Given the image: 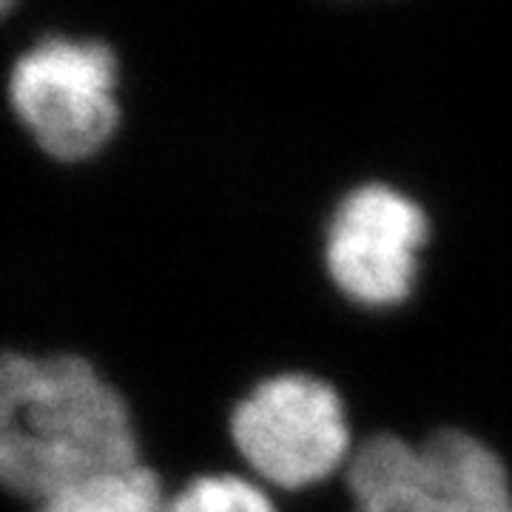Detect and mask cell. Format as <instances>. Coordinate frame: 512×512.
I'll use <instances>...</instances> for the list:
<instances>
[{
  "instance_id": "1",
  "label": "cell",
  "mask_w": 512,
  "mask_h": 512,
  "mask_svg": "<svg viewBox=\"0 0 512 512\" xmlns=\"http://www.w3.org/2000/svg\"><path fill=\"white\" fill-rule=\"evenodd\" d=\"M126 399L74 353L0 362V478L9 493L43 501L83 478L140 464Z\"/></svg>"
},
{
  "instance_id": "3",
  "label": "cell",
  "mask_w": 512,
  "mask_h": 512,
  "mask_svg": "<svg viewBox=\"0 0 512 512\" xmlns=\"http://www.w3.org/2000/svg\"><path fill=\"white\" fill-rule=\"evenodd\" d=\"M117 60L94 40L49 37L20 57L9 77L18 120L49 157L89 160L117 131Z\"/></svg>"
},
{
  "instance_id": "8",
  "label": "cell",
  "mask_w": 512,
  "mask_h": 512,
  "mask_svg": "<svg viewBox=\"0 0 512 512\" xmlns=\"http://www.w3.org/2000/svg\"><path fill=\"white\" fill-rule=\"evenodd\" d=\"M163 512H276L268 493L251 478L208 473L191 478L165 498Z\"/></svg>"
},
{
  "instance_id": "5",
  "label": "cell",
  "mask_w": 512,
  "mask_h": 512,
  "mask_svg": "<svg viewBox=\"0 0 512 512\" xmlns=\"http://www.w3.org/2000/svg\"><path fill=\"white\" fill-rule=\"evenodd\" d=\"M430 481V512H512V481L504 458L490 444L439 430L421 441Z\"/></svg>"
},
{
  "instance_id": "2",
  "label": "cell",
  "mask_w": 512,
  "mask_h": 512,
  "mask_svg": "<svg viewBox=\"0 0 512 512\" xmlns=\"http://www.w3.org/2000/svg\"><path fill=\"white\" fill-rule=\"evenodd\" d=\"M228 430L254 476L282 490L325 481L353 453L339 390L296 370L256 382L234 404Z\"/></svg>"
},
{
  "instance_id": "9",
  "label": "cell",
  "mask_w": 512,
  "mask_h": 512,
  "mask_svg": "<svg viewBox=\"0 0 512 512\" xmlns=\"http://www.w3.org/2000/svg\"><path fill=\"white\" fill-rule=\"evenodd\" d=\"M15 6V0H3V9H12Z\"/></svg>"
},
{
  "instance_id": "6",
  "label": "cell",
  "mask_w": 512,
  "mask_h": 512,
  "mask_svg": "<svg viewBox=\"0 0 512 512\" xmlns=\"http://www.w3.org/2000/svg\"><path fill=\"white\" fill-rule=\"evenodd\" d=\"M353 512H430V481L421 444L373 433L345 464Z\"/></svg>"
},
{
  "instance_id": "4",
  "label": "cell",
  "mask_w": 512,
  "mask_h": 512,
  "mask_svg": "<svg viewBox=\"0 0 512 512\" xmlns=\"http://www.w3.org/2000/svg\"><path fill=\"white\" fill-rule=\"evenodd\" d=\"M430 237L421 205L387 183L350 188L325 231V268L362 308H393L413 293L419 251Z\"/></svg>"
},
{
  "instance_id": "7",
  "label": "cell",
  "mask_w": 512,
  "mask_h": 512,
  "mask_svg": "<svg viewBox=\"0 0 512 512\" xmlns=\"http://www.w3.org/2000/svg\"><path fill=\"white\" fill-rule=\"evenodd\" d=\"M160 478L143 464L83 478L37 501L35 512H163Z\"/></svg>"
}]
</instances>
